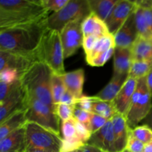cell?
I'll return each instance as SVG.
<instances>
[{"mask_svg":"<svg viewBox=\"0 0 152 152\" xmlns=\"http://www.w3.org/2000/svg\"><path fill=\"white\" fill-rule=\"evenodd\" d=\"M48 31L47 19L0 30V50L34 54Z\"/></svg>","mask_w":152,"mask_h":152,"instance_id":"cell-1","label":"cell"},{"mask_svg":"<svg viewBox=\"0 0 152 152\" xmlns=\"http://www.w3.org/2000/svg\"><path fill=\"white\" fill-rule=\"evenodd\" d=\"M66 91V87L62 80V75L53 73L51 78V95L55 106L60 102L61 99Z\"/></svg>","mask_w":152,"mask_h":152,"instance_id":"cell-28","label":"cell"},{"mask_svg":"<svg viewBox=\"0 0 152 152\" xmlns=\"http://www.w3.org/2000/svg\"><path fill=\"white\" fill-rule=\"evenodd\" d=\"M82 30L84 37L91 35L102 37L111 34L105 22L92 12L82 22Z\"/></svg>","mask_w":152,"mask_h":152,"instance_id":"cell-20","label":"cell"},{"mask_svg":"<svg viewBox=\"0 0 152 152\" xmlns=\"http://www.w3.org/2000/svg\"><path fill=\"white\" fill-rule=\"evenodd\" d=\"M83 21L77 20L71 22L59 33L65 59L74 55L80 47H83L84 39L82 30Z\"/></svg>","mask_w":152,"mask_h":152,"instance_id":"cell-9","label":"cell"},{"mask_svg":"<svg viewBox=\"0 0 152 152\" xmlns=\"http://www.w3.org/2000/svg\"><path fill=\"white\" fill-rule=\"evenodd\" d=\"M130 15L121 28L114 34L116 47L132 48L139 37L134 20V13Z\"/></svg>","mask_w":152,"mask_h":152,"instance_id":"cell-13","label":"cell"},{"mask_svg":"<svg viewBox=\"0 0 152 152\" xmlns=\"http://www.w3.org/2000/svg\"><path fill=\"white\" fill-rule=\"evenodd\" d=\"M134 13L135 24H136L139 37L149 39L151 37V33L150 31L149 27H148L145 13H144V9L140 6L136 4Z\"/></svg>","mask_w":152,"mask_h":152,"instance_id":"cell-27","label":"cell"},{"mask_svg":"<svg viewBox=\"0 0 152 152\" xmlns=\"http://www.w3.org/2000/svg\"><path fill=\"white\" fill-rule=\"evenodd\" d=\"M122 152H130V151H128L127 149H126V150H124V151H122Z\"/></svg>","mask_w":152,"mask_h":152,"instance_id":"cell-48","label":"cell"},{"mask_svg":"<svg viewBox=\"0 0 152 152\" xmlns=\"http://www.w3.org/2000/svg\"><path fill=\"white\" fill-rule=\"evenodd\" d=\"M21 75L17 71L10 68L0 71V83H10L20 80Z\"/></svg>","mask_w":152,"mask_h":152,"instance_id":"cell-34","label":"cell"},{"mask_svg":"<svg viewBox=\"0 0 152 152\" xmlns=\"http://www.w3.org/2000/svg\"><path fill=\"white\" fill-rule=\"evenodd\" d=\"M99 37L98 36H88V37H84L83 39V48L85 50L86 55L90 53L92 50V49L94 47L95 44H96V41L98 40Z\"/></svg>","mask_w":152,"mask_h":152,"instance_id":"cell-41","label":"cell"},{"mask_svg":"<svg viewBox=\"0 0 152 152\" xmlns=\"http://www.w3.org/2000/svg\"><path fill=\"white\" fill-rule=\"evenodd\" d=\"M129 78L128 74H113L109 83L95 96L102 100L112 102Z\"/></svg>","mask_w":152,"mask_h":152,"instance_id":"cell-19","label":"cell"},{"mask_svg":"<svg viewBox=\"0 0 152 152\" xmlns=\"http://www.w3.org/2000/svg\"><path fill=\"white\" fill-rule=\"evenodd\" d=\"M76 105L59 103L56 105V114L61 121H66L74 118V111Z\"/></svg>","mask_w":152,"mask_h":152,"instance_id":"cell-32","label":"cell"},{"mask_svg":"<svg viewBox=\"0 0 152 152\" xmlns=\"http://www.w3.org/2000/svg\"><path fill=\"white\" fill-rule=\"evenodd\" d=\"M132 134L135 138L146 144L152 140V130L145 125L137 126L132 129Z\"/></svg>","mask_w":152,"mask_h":152,"instance_id":"cell-31","label":"cell"},{"mask_svg":"<svg viewBox=\"0 0 152 152\" xmlns=\"http://www.w3.org/2000/svg\"><path fill=\"white\" fill-rule=\"evenodd\" d=\"M36 54H22L10 51L0 50V71L10 68L22 74L28 71L36 62Z\"/></svg>","mask_w":152,"mask_h":152,"instance_id":"cell-10","label":"cell"},{"mask_svg":"<svg viewBox=\"0 0 152 152\" xmlns=\"http://www.w3.org/2000/svg\"><path fill=\"white\" fill-rule=\"evenodd\" d=\"M75 121L76 131H77V137H78L80 138V140L83 141L85 144L88 143V140H90L91 137L92 133L85 125L79 123L77 120H75Z\"/></svg>","mask_w":152,"mask_h":152,"instance_id":"cell-38","label":"cell"},{"mask_svg":"<svg viewBox=\"0 0 152 152\" xmlns=\"http://www.w3.org/2000/svg\"><path fill=\"white\" fill-rule=\"evenodd\" d=\"M6 152H21V151H6Z\"/></svg>","mask_w":152,"mask_h":152,"instance_id":"cell-50","label":"cell"},{"mask_svg":"<svg viewBox=\"0 0 152 152\" xmlns=\"http://www.w3.org/2000/svg\"><path fill=\"white\" fill-rule=\"evenodd\" d=\"M88 144L94 145L105 152H117L111 120H108L102 129L92 134Z\"/></svg>","mask_w":152,"mask_h":152,"instance_id":"cell-14","label":"cell"},{"mask_svg":"<svg viewBox=\"0 0 152 152\" xmlns=\"http://www.w3.org/2000/svg\"><path fill=\"white\" fill-rule=\"evenodd\" d=\"M91 113L98 114L108 120H111L117 113L112 102L102 100L96 96H93Z\"/></svg>","mask_w":152,"mask_h":152,"instance_id":"cell-26","label":"cell"},{"mask_svg":"<svg viewBox=\"0 0 152 152\" xmlns=\"http://www.w3.org/2000/svg\"><path fill=\"white\" fill-rule=\"evenodd\" d=\"M69 0H42L43 5L48 10V11H53V13L60 10Z\"/></svg>","mask_w":152,"mask_h":152,"instance_id":"cell-37","label":"cell"},{"mask_svg":"<svg viewBox=\"0 0 152 152\" xmlns=\"http://www.w3.org/2000/svg\"><path fill=\"white\" fill-rule=\"evenodd\" d=\"M25 126L0 140V152L21 151L25 149Z\"/></svg>","mask_w":152,"mask_h":152,"instance_id":"cell-18","label":"cell"},{"mask_svg":"<svg viewBox=\"0 0 152 152\" xmlns=\"http://www.w3.org/2000/svg\"><path fill=\"white\" fill-rule=\"evenodd\" d=\"M144 148H145V144L135 138L131 132L126 149L130 152H143Z\"/></svg>","mask_w":152,"mask_h":152,"instance_id":"cell-39","label":"cell"},{"mask_svg":"<svg viewBox=\"0 0 152 152\" xmlns=\"http://www.w3.org/2000/svg\"><path fill=\"white\" fill-rule=\"evenodd\" d=\"M26 95L21 86L4 101L0 102V123L4 122L11 114L26 109Z\"/></svg>","mask_w":152,"mask_h":152,"instance_id":"cell-12","label":"cell"},{"mask_svg":"<svg viewBox=\"0 0 152 152\" xmlns=\"http://www.w3.org/2000/svg\"><path fill=\"white\" fill-rule=\"evenodd\" d=\"M28 122L34 123L61 136L62 121L54 110L37 99L28 101L26 108Z\"/></svg>","mask_w":152,"mask_h":152,"instance_id":"cell-8","label":"cell"},{"mask_svg":"<svg viewBox=\"0 0 152 152\" xmlns=\"http://www.w3.org/2000/svg\"><path fill=\"white\" fill-rule=\"evenodd\" d=\"M146 80H147V83H148V87H149L150 90H151L152 92V70L150 71L149 74L147 75Z\"/></svg>","mask_w":152,"mask_h":152,"instance_id":"cell-45","label":"cell"},{"mask_svg":"<svg viewBox=\"0 0 152 152\" xmlns=\"http://www.w3.org/2000/svg\"><path fill=\"white\" fill-rule=\"evenodd\" d=\"M152 70V59L148 61H135L133 62L129 73V77L139 79L147 77Z\"/></svg>","mask_w":152,"mask_h":152,"instance_id":"cell-29","label":"cell"},{"mask_svg":"<svg viewBox=\"0 0 152 152\" xmlns=\"http://www.w3.org/2000/svg\"><path fill=\"white\" fill-rule=\"evenodd\" d=\"M73 152H80V150H77V151H73Z\"/></svg>","mask_w":152,"mask_h":152,"instance_id":"cell-49","label":"cell"},{"mask_svg":"<svg viewBox=\"0 0 152 152\" xmlns=\"http://www.w3.org/2000/svg\"><path fill=\"white\" fill-rule=\"evenodd\" d=\"M143 152H152V140L148 143L145 144Z\"/></svg>","mask_w":152,"mask_h":152,"instance_id":"cell-46","label":"cell"},{"mask_svg":"<svg viewBox=\"0 0 152 152\" xmlns=\"http://www.w3.org/2000/svg\"><path fill=\"white\" fill-rule=\"evenodd\" d=\"M77 102V98H76L74 95L71 94L70 92H68V91H66V92H65V93L64 94L63 96H62L59 103L65 104V105H76Z\"/></svg>","mask_w":152,"mask_h":152,"instance_id":"cell-42","label":"cell"},{"mask_svg":"<svg viewBox=\"0 0 152 152\" xmlns=\"http://www.w3.org/2000/svg\"><path fill=\"white\" fill-rule=\"evenodd\" d=\"M113 74H128L133 63L132 48L116 47L114 53Z\"/></svg>","mask_w":152,"mask_h":152,"instance_id":"cell-21","label":"cell"},{"mask_svg":"<svg viewBox=\"0 0 152 152\" xmlns=\"http://www.w3.org/2000/svg\"><path fill=\"white\" fill-rule=\"evenodd\" d=\"M62 77L68 92L74 95L77 99L83 96V90L85 81L84 70L80 68L71 72H65L62 74Z\"/></svg>","mask_w":152,"mask_h":152,"instance_id":"cell-17","label":"cell"},{"mask_svg":"<svg viewBox=\"0 0 152 152\" xmlns=\"http://www.w3.org/2000/svg\"><path fill=\"white\" fill-rule=\"evenodd\" d=\"M141 123H142V125H145V126H148L152 130V108L148 115L146 116V117Z\"/></svg>","mask_w":152,"mask_h":152,"instance_id":"cell-44","label":"cell"},{"mask_svg":"<svg viewBox=\"0 0 152 152\" xmlns=\"http://www.w3.org/2000/svg\"><path fill=\"white\" fill-rule=\"evenodd\" d=\"M24 152H49V151H44V150H41V149H37V148H25Z\"/></svg>","mask_w":152,"mask_h":152,"instance_id":"cell-47","label":"cell"},{"mask_svg":"<svg viewBox=\"0 0 152 152\" xmlns=\"http://www.w3.org/2000/svg\"><path fill=\"white\" fill-rule=\"evenodd\" d=\"M75 120L74 118L71 120L62 121L61 125V132L62 134L63 140H74L80 139L77 137V131H76Z\"/></svg>","mask_w":152,"mask_h":152,"instance_id":"cell-30","label":"cell"},{"mask_svg":"<svg viewBox=\"0 0 152 152\" xmlns=\"http://www.w3.org/2000/svg\"><path fill=\"white\" fill-rule=\"evenodd\" d=\"M48 16L42 0H0V30L38 22Z\"/></svg>","mask_w":152,"mask_h":152,"instance_id":"cell-2","label":"cell"},{"mask_svg":"<svg viewBox=\"0 0 152 152\" xmlns=\"http://www.w3.org/2000/svg\"><path fill=\"white\" fill-rule=\"evenodd\" d=\"M92 102H93V96H88L83 95L81 98L77 99L76 106L80 109L91 113Z\"/></svg>","mask_w":152,"mask_h":152,"instance_id":"cell-40","label":"cell"},{"mask_svg":"<svg viewBox=\"0 0 152 152\" xmlns=\"http://www.w3.org/2000/svg\"><path fill=\"white\" fill-rule=\"evenodd\" d=\"M133 62L152 59V42L139 37L132 48Z\"/></svg>","mask_w":152,"mask_h":152,"instance_id":"cell-24","label":"cell"},{"mask_svg":"<svg viewBox=\"0 0 152 152\" xmlns=\"http://www.w3.org/2000/svg\"><path fill=\"white\" fill-rule=\"evenodd\" d=\"M152 108V92L150 90L146 77L137 80L136 90L126 116L128 125L132 129L138 126L146 117Z\"/></svg>","mask_w":152,"mask_h":152,"instance_id":"cell-6","label":"cell"},{"mask_svg":"<svg viewBox=\"0 0 152 152\" xmlns=\"http://www.w3.org/2000/svg\"><path fill=\"white\" fill-rule=\"evenodd\" d=\"M109 120L98 114L91 113L90 120V131L92 134L102 129Z\"/></svg>","mask_w":152,"mask_h":152,"instance_id":"cell-35","label":"cell"},{"mask_svg":"<svg viewBox=\"0 0 152 152\" xmlns=\"http://www.w3.org/2000/svg\"><path fill=\"white\" fill-rule=\"evenodd\" d=\"M150 39V40H151V42H152V37H151V38H150V39Z\"/></svg>","mask_w":152,"mask_h":152,"instance_id":"cell-51","label":"cell"},{"mask_svg":"<svg viewBox=\"0 0 152 152\" xmlns=\"http://www.w3.org/2000/svg\"><path fill=\"white\" fill-rule=\"evenodd\" d=\"M91 114V113L80 109L76 106L74 111V119L79 123L85 125L90 130Z\"/></svg>","mask_w":152,"mask_h":152,"instance_id":"cell-36","label":"cell"},{"mask_svg":"<svg viewBox=\"0 0 152 152\" xmlns=\"http://www.w3.org/2000/svg\"><path fill=\"white\" fill-rule=\"evenodd\" d=\"M80 150V152H105L102 151L101 149H99L97 147L88 143L85 144Z\"/></svg>","mask_w":152,"mask_h":152,"instance_id":"cell-43","label":"cell"},{"mask_svg":"<svg viewBox=\"0 0 152 152\" xmlns=\"http://www.w3.org/2000/svg\"><path fill=\"white\" fill-rule=\"evenodd\" d=\"M25 131V148L60 152L63 142L61 136L31 122H27Z\"/></svg>","mask_w":152,"mask_h":152,"instance_id":"cell-7","label":"cell"},{"mask_svg":"<svg viewBox=\"0 0 152 152\" xmlns=\"http://www.w3.org/2000/svg\"><path fill=\"white\" fill-rule=\"evenodd\" d=\"M119 0H88L91 11L105 22Z\"/></svg>","mask_w":152,"mask_h":152,"instance_id":"cell-25","label":"cell"},{"mask_svg":"<svg viewBox=\"0 0 152 152\" xmlns=\"http://www.w3.org/2000/svg\"><path fill=\"white\" fill-rule=\"evenodd\" d=\"M136 4L134 1L119 0L111 14L105 21L109 32L114 35L125 23L134 10Z\"/></svg>","mask_w":152,"mask_h":152,"instance_id":"cell-11","label":"cell"},{"mask_svg":"<svg viewBox=\"0 0 152 152\" xmlns=\"http://www.w3.org/2000/svg\"><path fill=\"white\" fill-rule=\"evenodd\" d=\"M115 40L113 34H108L99 37L91 51L86 55V61L88 62L96 56L105 54L110 50L115 49Z\"/></svg>","mask_w":152,"mask_h":152,"instance_id":"cell-23","label":"cell"},{"mask_svg":"<svg viewBox=\"0 0 152 152\" xmlns=\"http://www.w3.org/2000/svg\"><path fill=\"white\" fill-rule=\"evenodd\" d=\"M115 137V146L117 152H122L126 149L128 140L132 129L129 126L126 117L117 113L111 119Z\"/></svg>","mask_w":152,"mask_h":152,"instance_id":"cell-16","label":"cell"},{"mask_svg":"<svg viewBox=\"0 0 152 152\" xmlns=\"http://www.w3.org/2000/svg\"><path fill=\"white\" fill-rule=\"evenodd\" d=\"M35 54L37 60L47 65L53 73L59 75L65 73L64 51L58 31L48 29Z\"/></svg>","mask_w":152,"mask_h":152,"instance_id":"cell-4","label":"cell"},{"mask_svg":"<svg viewBox=\"0 0 152 152\" xmlns=\"http://www.w3.org/2000/svg\"><path fill=\"white\" fill-rule=\"evenodd\" d=\"M21 86L20 80L10 83H0V102L4 101Z\"/></svg>","mask_w":152,"mask_h":152,"instance_id":"cell-33","label":"cell"},{"mask_svg":"<svg viewBox=\"0 0 152 152\" xmlns=\"http://www.w3.org/2000/svg\"><path fill=\"white\" fill-rule=\"evenodd\" d=\"M27 122L26 109L11 114L4 122L0 123V140L4 139L10 133L25 126Z\"/></svg>","mask_w":152,"mask_h":152,"instance_id":"cell-22","label":"cell"},{"mask_svg":"<svg viewBox=\"0 0 152 152\" xmlns=\"http://www.w3.org/2000/svg\"><path fill=\"white\" fill-rule=\"evenodd\" d=\"M137 85V80L129 77L118 94L112 101L113 105L117 110V113L126 117L129 112L132 97L136 90Z\"/></svg>","mask_w":152,"mask_h":152,"instance_id":"cell-15","label":"cell"},{"mask_svg":"<svg viewBox=\"0 0 152 152\" xmlns=\"http://www.w3.org/2000/svg\"><path fill=\"white\" fill-rule=\"evenodd\" d=\"M91 13L88 0H69L60 10L49 15L48 29L60 33L67 25L77 20H84Z\"/></svg>","mask_w":152,"mask_h":152,"instance_id":"cell-5","label":"cell"},{"mask_svg":"<svg viewBox=\"0 0 152 152\" xmlns=\"http://www.w3.org/2000/svg\"><path fill=\"white\" fill-rule=\"evenodd\" d=\"M52 70L43 62L37 61L21 77V84L26 95L27 102L37 99L54 110L51 95Z\"/></svg>","mask_w":152,"mask_h":152,"instance_id":"cell-3","label":"cell"}]
</instances>
